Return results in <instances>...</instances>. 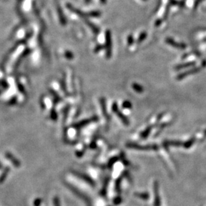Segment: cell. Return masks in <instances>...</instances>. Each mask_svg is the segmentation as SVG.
I'll use <instances>...</instances> for the list:
<instances>
[{"instance_id": "cell-1", "label": "cell", "mask_w": 206, "mask_h": 206, "mask_svg": "<svg viewBox=\"0 0 206 206\" xmlns=\"http://www.w3.org/2000/svg\"><path fill=\"white\" fill-rule=\"evenodd\" d=\"M105 48L106 54L107 58H110L112 55V40H111V34L109 30L105 32Z\"/></svg>"}, {"instance_id": "cell-2", "label": "cell", "mask_w": 206, "mask_h": 206, "mask_svg": "<svg viewBox=\"0 0 206 206\" xmlns=\"http://www.w3.org/2000/svg\"><path fill=\"white\" fill-rule=\"evenodd\" d=\"M127 147H129V148H131V149H138V150H151V149L156 150L158 148L157 145L143 146V145H137V144L133 143H127Z\"/></svg>"}, {"instance_id": "cell-3", "label": "cell", "mask_w": 206, "mask_h": 206, "mask_svg": "<svg viewBox=\"0 0 206 206\" xmlns=\"http://www.w3.org/2000/svg\"><path fill=\"white\" fill-rule=\"evenodd\" d=\"M113 112L116 113V114L117 116L120 118V119L121 120V121L123 122V124L126 126H129V121L128 120V118H127L125 115H123L122 113L121 112V111H119L118 109V106L117 105L116 102H114L113 105Z\"/></svg>"}, {"instance_id": "cell-4", "label": "cell", "mask_w": 206, "mask_h": 206, "mask_svg": "<svg viewBox=\"0 0 206 206\" xmlns=\"http://www.w3.org/2000/svg\"><path fill=\"white\" fill-rule=\"evenodd\" d=\"M165 42H166L167 44H168L169 45H170V46H171L173 47L177 48L184 49V48H186V46H185V44L176 42L175 40H174L170 38H167L166 40H165Z\"/></svg>"}, {"instance_id": "cell-5", "label": "cell", "mask_w": 206, "mask_h": 206, "mask_svg": "<svg viewBox=\"0 0 206 206\" xmlns=\"http://www.w3.org/2000/svg\"><path fill=\"white\" fill-rule=\"evenodd\" d=\"M200 70V68H193V69L189 70V71H188L187 72H183L182 74H181V75H178V80L182 79V78H183L185 77H186L189 75H191V74H194V73H196L197 72H199Z\"/></svg>"}, {"instance_id": "cell-6", "label": "cell", "mask_w": 206, "mask_h": 206, "mask_svg": "<svg viewBox=\"0 0 206 206\" xmlns=\"http://www.w3.org/2000/svg\"><path fill=\"white\" fill-rule=\"evenodd\" d=\"M97 120V118L96 117H92L91 118H88V119H87V120H84V121H82L80 122L78 124V125H76V127H83V126H85L86 125H88V123H90V122H93V121H95Z\"/></svg>"}, {"instance_id": "cell-7", "label": "cell", "mask_w": 206, "mask_h": 206, "mask_svg": "<svg viewBox=\"0 0 206 206\" xmlns=\"http://www.w3.org/2000/svg\"><path fill=\"white\" fill-rule=\"evenodd\" d=\"M164 146H175V147H180L183 145V143L179 141H165L164 142Z\"/></svg>"}, {"instance_id": "cell-8", "label": "cell", "mask_w": 206, "mask_h": 206, "mask_svg": "<svg viewBox=\"0 0 206 206\" xmlns=\"http://www.w3.org/2000/svg\"><path fill=\"white\" fill-rule=\"evenodd\" d=\"M101 106H102V109L103 111V113H104V115L105 116V117L106 118H108V114H107V112H106V104H105V100L104 98H101Z\"/></svg>"}, {"instance_id": "cell-9", "label": "cell", "mask_w": 206, "mask_h": 206, "mask_svg": "<svg viewBox=\"0 0 206 206\" xmlns=\"http://www.w3.org/2000/svg\"><path fill=\"white\" fill-rule=\"evenodd\" d=\"M151 129H152V127L150 126L149 127H147V128L141 133V137L143 139H145L146 137H147L148 135H149V134L150 133Z\"/></svg>"}, {"instance_id": "cell-10", "label": "cell", "mask_w": 206, "mask_h": 206, "mask_svg": "<svg viewBox=\"0 0 206 206\" xmlns=\"http://www.w3.org/2000/svg\"><path fill=\"white\" fill-rule=\"evenodd\" d=\"M193 65H194V62H189V63H186L185 64H181V65L177 66V67L175 68L177 69V70H179V69L186 68V67H191V66H193Z\"/></svg>"}, {"instance_id": "cell-11", "label": "cell", "mask_w": 206, "mask_h": 206, "mask_svg": "<svg viewBox=\"0 0 206 206\" xmlns=\"http://www.w3.org/2000/svg\"><path fill=\"white\" fill-rule=\"evenodd\" d=\"M133 88L136 91L138 92H142L143 91V88L142 86H141L140 85L137 84H133Z\"/></svg>"}, {"instance_id": "cell-12", "label": "cell", "mask_w": 206, "mask_h": 206, "mask_svg": "<svg viewBox=\"0 0 206 206\" xmlns=\"http://www.w3.org/2000/svg\"><path fill=\"white\" fill-rule=\"evenodd\" d=\"M8 171H9V169H7V170H6L5 171H4L3 174L2 175V176L0 177V183H3V181H4V180L6 179V176L8 174Z\"/></svg>"}, {"instance_id": "cell-13", "label": "cell", "mask_w": 206, "mask_h": 206, "mask_svg": "<svg viewBox=\"0 0 206 206\" xmlns=\"http://www.w3.org/2000/svg\"><path fill=\"white\" fill-rule=\"evenodd\" d=\"M147 36V33H146V32H142L141 34H140L139 37L137 42H138V43H140V42H143V41L144 40H145V39L146 38Z\"/></svg>"}, {"instance_id": "cell-14", "label": "cell", "mask_w": 206, "mask_h": 206, "mask_svg": "<svg viewBox=\"0 0 206 206\" xmlns=\"http://www.w3.org/2000/svg\"><path fill=\"white\" fill-rule=\"evenodd\" d=\"M193 142H194V139H191L190 141H189L186 143H185L183 144V147H185V148H189V147H190L191 145H192V144L193 143Z\"/></svg>"}, {"instance_id": "cell-15", "label": "cell", "mask_w": 206, "mask_h": 206, "mask_svg": "<svg viewBox=\"0 0 206 206\" xmlns=\"http://www.w3.org/2000/svg\"><path fill=\"white\" fill-rule=\"evenodd\" d=\"M42 199L40 198H38L36 199L34 201V206H40L41 204H42Z\"/></svg>"}, {"instance_id": "cell-16", "label": "cell", "mask_w": 206, "mask_h": 206, "mask_svg": "<svg viewBox=\"0 0 206 206\" xmlns=\"http://www.w3.org/2000/svg\"><path fill=\"white\" fill-rule=\"evenodd\" d=\"M103 48H104V46H102V45H98V46H97L95 48H94V52L95 53H97L98 52H100L101 50H102Z\"/></svg>"}, {"instance_id": "cell-17", "label": "cell", "mask_w": 206, "mask_h": 206, "mask_svg": "<svg viewBox=\"0 0 206 206\" xmlns=\"http://www.w3.org/2000/svg\"><path fill=\"white\" fill-rule=\"evenodd\" d=\"M122 106L124 107V108H126V109H130L131 107V104L130 102L126 101V102H125L124 103H123Z\"/></svg>"}, {"instance_id": "cell-18", "label": "cell", "mask_w": 206, "mask_h": 206, "mask_svg": "<svg viewBox=\"0 0 206 206\" xmlns=\"http://www.w3.org/2000/svg\"><path fill=\"white\" fill-rule=\"evenodd\" d=\"M133 37L132 35H129L128 37V39H127V42H128L129 45H131L133 43Z\"/></svg>"}, {"instance_id": "cell-19", "label": "cell", "mask_w": 206, "mask_h": 206, "mask_svg": "<svg viewBox=\"0 0 206 206\" xmlns=\"http://www.w3.org/2000/svg\"><path fill=\"white\" fill-rule=\"evenodd\" d=\"M106 2L107 0H98V2H99V3L101 4V5H105Z\"/></svg>"}, {"instance_id": "cell-20", "label": "cell", "mask_w": 206, "mask_h": 206, "mask_svg": "<svg viewBox=\"0 0 206 206\" xmlns=\"http://www.w3.org/2000/svg\"><path fill=\"white\" fill-rule=\"evenodd\" d=\"M91 1H92V0H84L85 3H88V4H89L90 2H91Z\"/></svg>"}, {"instance_id": "cell-21", "label": "cell", "mask_w": 206, "mask_h": 206, "mask_svg": "<svg viewBox=\"0 0 206 206\" xmlns=\"http://www.w3.org/2000/svg\"><path fill=\"white\" fill-rule=\"evenodd\" d=\"M140 1H142L143 2H145L147 1V0H140Z\"/></svg>"}]
</instances>
